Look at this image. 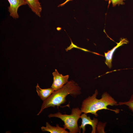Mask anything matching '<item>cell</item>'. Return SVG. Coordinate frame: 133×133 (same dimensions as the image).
I'll return each mask as SVG.
<instances>
[{"instance_id":"6da1fadb","label":"cell","mask_w":133,"mask_h":133,"mask_svg":"<svg viewBox=\"0 0 133 133\" xmlns=\"http://www.w3.org/2000/svg\"><path fill=\"white\" fill-rule=\"evenodd\" d=\"M81 93V88L77 83L72 80L68 81L62 88L54 91L43 101L37 115H39L44 109L49 107H55L56 106L58 109L61 104L66 102V98L68 95L75 97Z\"/></svg>"},{"instance_id":"7a4b0ae2","label":"cell","mask_w":133,"mask_h":133,"mask_svg":"<svg viewBox=\"0 0 133 133\" xmlns=\"http://www.w3.org/2000/svg\"><path fill=\"white\" fill-rule=\"evenodd\" d=\"M98 94L97 90L91 96H89L82 102L81 110L82 113L86 114L91 113L95 116H98L97 112L102 109H107L115 112L116 113H119V110H112L108 109L109 105H116L117 102L109 94L105 92L102 95L101 98H97Z\"/></svg>"},{"instance_id":"3957f363","label":"cell","mask_w":133,"mask_h":133,"mask_svg":"<svg viewBox=\"0 0 133 133\" xmlns=\"http://www.w3.org/2000/svg\"><path fill=\"white\" fill-rule=\"evenodd\" d=\"M82 112L78 108H72L70 115L62 114L58 112L54 114H50L48 115L49 118L55 117L61 119L64 122V128L67 129L69 133H80L78 122Z\"/></svg>"},{"instance_id":"277c9868","label":"cell","mask_w":133,"mask_h":133,"mask_svg":"<svg viewBox=\"0 0 133 133\" xmlns=\"http://www.w3.org/2000/svg\"><path fill=\"white\" fill-rule=\"evenodd\" d=\"M53 81L51 87L55 91L62 88L68 82L69 75L64 76L60 74L56 69L52 73Z\"/></svg>"},{"instance_id":"5b68a950","label":"cell","mask_w":133,"mask_h":133,"mask_svg":"<svg viewBox=\"0 0 133 133\" xmlns=\"http://www.w3.org/2000/svg\"><path fill=\"white\" fill-rule=\"evenodd\" d=\"M80 118L82 119L81 124L79 127L80 131L81 129H82L83 133H85L86 131L85 127L87 125H89L91 126L92 133H96L98 122L97 119L93 118V119H91L89 116H87V114L85 113L81 115Z\"/></svg>"},{"instance_id":"8992f818","label":"cell","mask_w":133,"mask_h":133,"mask_svg":"<svg viewBox=\"0 0 133 133\" xmlns=\"http://www.w3.org/2000/svg\"><path fill=\"white\" fill-rule=\"evenodd\" d=\"M10 4L8 7L10 16L14 19L18 18L17 10L19 7L27 4L25 0H7Z\"/></svg>"},{"instance_id":"52a82bcc","label":"cell","mask_w":133,"mask_h":133,"mask_svg":"<svg viewBox=\"0 0 133 133\" xmlns=\"http://www.w3.org/2000/svg\"><path fill=\"white\" fill-rule=\"evenodd\" d=\"M128 42V41L126 39H121L119 42L117 43V45L112 49L108 51L107 52L105 53V56L106 59L105 63L109 68H111L112 67V57L115 50L120 46L124 44H127Z\"/></svg>"},{"instance_id":"ba28073f","label":"cell","mask_w":133,"mask_h":133,"mask_svg":"<svg viewBox=\"0 0 133 133\" xmlns=\"http://www.w3.org/2000/svg\"><path fill=\"white\" fill-rule=\"evenodd\" d=\"M41 129L43 132H48L51 133H69L64 127H60L58 124H56V126H52L48 122L46 123V126H42L41 127Z\"/></svg>"},{"instance_id":"9c48e42d","label":"cell","mask_w":133,"mask_h":133,"mask_svg":"<svg viewBox=\"0 0 133 133\" xmlns=\"http://www.w3.org/2000/svg\"><path fill=\"white\" fill-rule=\"evenodd\" d=\"M26 2L33 11L39 17H41L42 7L39 0H25Z\"/></svg>"},{"instance_id":"30bf717a","label":"cell","mask_w":133,"mask_h":133,"mask_svg":"<svg viewBox=\"0 0 133 133\" xmlns=\"http://www.w3.org/2000/svg\"><path fill=\"white\" fill-rule=\"evenodd\" d=\"M36 91L38 96L43 101L46 100L55 91L52 88L42 89L38 83L36 86Z\"/></svg>"},{"instance_id":"8fae6325","label":"cell","mask_w":133,"mask_h":133,"mask_svg":"<svg viewBox=\"0 0 133 133\" xmlns=\"http://www.w3.org/2000/svg\"><path fill=\"white\" fill-rule=\"evenodd\" d=\"M126 105L133 112V94H132L129 100L124 102H119L116 105Z\"/></svg>"},{"instance_id":"7c38bea8","label":"cell","mask_w":133,"mask_h":133,"mask_svg":"<svg viewBox=\"0 0 133 133\" xmlns=\"http://www.w3.org/2000/svg\"><path fill=\"white\" fill-rule=\"evenodd\" d=\"M125 0H105L106 1L109 0L112 2L113 7H115L117 5H123L125 4L123 1Z\"/></svg>"},{"instance_id":"4fadbf2b","label":"cell","mask_w":133,"mask_h":133,"mask_svg":"<svg viewBox=\"0 0 133 133\" xmlns=\"http://www.w3.org/2000/svg\"><path fill=\"white\" fill-rule=\"evenodd\" d=\"M72 0H66L64 2L59 5L58 6V7L62 6L64 5L66 3L69 1H72Z\"/></svg>"}]
</instances>
